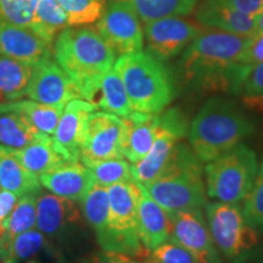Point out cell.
Returning <instances> with one entry per match:
<instances>
[{
    "label": "cell",
    "instance_id": "obj_1",
    "mask_svg": "<svg viewBox=\"0 0 263 263\" xmlns=\"http://www.w3.org/2000/svg\"><path fill=\"white\" fill-rule=\"evenodd\" d=\"M252 38L223 31H202L180 58V71L192 87L206 91L239 95L252 65L238 59Z\"/></svg>",
    "mask_w": 263,
    "mask_h": 263
},
{
    "label": "cell",
    "instance_id": "obj_2",
    "mask_svg": "<svg viewBox=\"0 0 263 263\" xmlns=\"http://www.w3.org/2000/svg\"><path fill=\"white\" fill-rule=\"evenodd\" d=\"M52 57L91 104L101 78L112 68L116 52L95 28L66 27L54 43Z\"/></svg>",
    "mask_w": 263,
    "mask_h": 263
},
{
    "label": "cell",
    "instance_id": "obj_3",
    "mask_svg": "<svg viewBox=\"0 0 263 263\" xmlns=\"http://www.w3.org/2000/svg\"><path fill=\"white\" fill-rule=\"evenodd\" d=\"M255 130L234 101L213 97L202 105L189 128V141L201 162H210L233 149Z\"/></svg>",
    "mask_w": 263,
    "mask_h": 263
},
{
    "label": "cell",
    "instance_id": "obj_4",
    "mask_svg": "<svg viewBox=\"0 0 263 263\" xmlns=\"http://www.w3.org/2000/svg\"><path fill=\"white\" fill-rule=\"evenodd\" d=\"M141 186L170 215L207 203L202 162L185 143H177L160 176Z\"/></svg>",
    "mask_w": 263,
    "mask_h": 263
},
{
    "label": "cell",
    "instance_id": "obj_5",
    "mask_svg": "<svg viewBox=\"0 0 263 263\" xmlns=\"http://www.w3.org/2000/svg\"><path fill=\"white\" fill-rule=\"evenodd\" d=\"M114 68L122 78L133 111L160 114L176 97L170 71L149 52L140 50L120 55Z\"/></svg>",
    "mask_w": 263,
    "mask_h": 263
},
{
    "label": "cell",
    "instance_id": "obj_6",
    "mask_svg": "<svg viewBox=\"0 0 263 263\" xmlns=\"http://www.w3.org/2000/svg\"><path fill=\"white\" fill-rule=\"evenodd\" d=\"M140 184L134 180L107 188L108 223L98 244L103 251L140 257L149 252L144 249L138 232V209L141 197Z\"/></svg>",
    "mask_w": 263,
    "mask_h": 263
},
{
    "label": "cell",
    "instance_id": "obj_7",
    "mask_svg": "<svg viewBox=\"0 0 263 263\" xmlns=\"http://www.w3.org/2000/svg\"><path fill=\"white\" fill-rule=\"evenodd\" d=\"M256 153L245 144L238 145L207 162L206 193L226 203H238L251 189L258 171Z\"/></svg>",
    "mask_w": 263,
    "mask_h": 263
},
{
    "label": "cell",
    "instance_id": "obj_8",
    "mask_svg": "<svg viewBox=\"0 0 263 263\" xmlns=\"http://www.w3.org/2000/svg\"><path fill=\"white\" fill-rule=\"evenodd\" d=\"M209 229L218 252L229 263H245L258 244L257 232L245 221L236 203L221 201L205 205Z\"/></svg>",
    "mask_w": 263,
    "mask_h": 263
},
{
    "label": "cell",
    "instance_id": "obj_9",
    "mask_svg": "<svg viewBox=\"0 0 263 263\" xmlns=\"http://www.w3.org/2000/svg\"><path fill=\"white\" fill-rule=\"evenodd\" d=\"M127 124L108 112H93L80 150V161L88 168L107 160L124 159Z\"/></svg>",
    "mask_w": 263,
    "mask_h": 263
},
{
    "label": "cell",
    "instance_id": "obj_10",
    "mask_svg": "<svg viewBox=\"0 0 263 263\" xmlns=\"http://www.w3.org/2000/svg\"><path fill=\"white\" fill-rule=\"evenodd\" d=\"M159 133L149 153L130 166L133 180L140 185H145L160 176L176 144L185 137L188 130V122L177 107L159 114Z\"/></svg>",
    "mask_w": 263,
    "mask_h": 263
},
{
    "label": "cell",
    "instance_id": "obj_11",
    "mask_svg": "<svg viewBox=\"0 0 263 263\" xmlns=\"http://www.w3.org/2000/svg\"><path fill=\"white\" fill-rule=\"evenodd\" d=\"M95 29L116 54H129L143 49L144 33L139 16L129 3L111 0L97 21Z\"/></svg>",
    "mask_w": 263,
    "mask_h": 263
},
{
    "label": "cell",
    "instance_id": "obj_12",
    "mask_svg": "<svg viewBox=\"0 0 263 263\" xmlns=\"http://www.w3.org/2000/svg\"><path fill=\"white\" fill-rule=\"evenodd\" d=\"M170 216L172 221L170 240L192 252L199 263H223L201 209L183 210Z\"/></svg>",
    "mask_w": 263,
    "mask_h": 263
},
{
    "label": "cell",
    "instance_id": "obj_13",
    "mask_svg": "<svg viewBox=\"0 0 263 263\" xmlns=\"http://www.w3.org/2000/svg\"><path fill=\"white\" fill-rule=\"evenodd\" d=\"M51 58L33 65L26 97L38 103L64 108L71 100L82 99L81 91Z\"/></svg>",
    "mask_w": 263,
    "mask_h": 263
},
{
    "label": "cell",
    "instance_id": "obj_14",
    "mask_svg": "<svg viewBox=\"0 0 263 263\" xmlns=\"http://www.w3.org/2000/svg\"><path fill=\"white\" fill-rule=\"evenodd\" d=\"M202 29L199 26L179 18L168 16L145 22L147 50L160 61H167L180 54L196 38Z\"/></svg>",
    "mask_w": 263,
    "mask_h": 263
},
{
    "label": "cell",
    "instance_id": "obj_15",
    "mask_svg": "<svg viewBox=\"0 0 263 263\" xmlns=\"http://www.w3.org/2000/svg\"><path fill=\"white\" fill-rule=\"evenodd\" d=\"M82 213L77 202L41 190L37 195V227L45 238L62 241L80 228Z\"/></svg>",
    "mask_w": 263,
    "mask_h": 263
},
{
    "label": "cell",
    "instance_id": "obj_16",
    "mask_svg": "<svg viewBox=\"0 0 263 263\" xmlns=\"http://www.w3.org/2000/svg\"><path fill=\"white\" fill-rule=\"evenodd\" d=\"M0 54L25 64L35 65L52 57L51 42L29 27L0 22Z\"/></svg>",
    "mask_w": 263,
    "mask_h": 263
},
{
    "label": "cell",
    "instance_id": "obj_17",
    "mask_svg": "<svg viewBox=\"0 0 263 263\" xmlns=\"http://www.w3.org/2000/svg\"><path fill=\"white\" fill-rule=\"evenodd\" d=\"M97 110L83 99H74L66 104L54 133V140L71 157L80 161V150L83 144L88 121Z\"/></svg>",
    "mask_w": 263,
    "mask_h": 263
},
{
    "label": "cell",
    "instance_id": "obj_18",
    "mask_svg": "<svg viewBox=\"0 0 263 263\" xmlns=\"http://www.w3.org/2000/svg\"><path fill=\"white\" fill-rule=\"evenodd\" d=\"M39 182L48 192L80 202L95 180L90 168L78 161L41 174Z\"/></svg>",
    "mask_w": 263,
    "mask_h": 263
},
{
    "label": "cell",
    "instance_id": "obj_19",
    "mask_svg": "<svg viewBox=\"0 0 263 263\" xmlns=\"http://www.w3.org/2000/svg\"><path fill=\"white\" fill-rule=\"evenodd\" d=\"M141 190L143 193L138 209V232L144 249L147 252H153L170 240L172 221L170 213L159 205L143 186Z\"/></svg>",
    "mask_w": 263,
    "mask_h": 263
},
{
    "label": "cell",
    "instance_id": "obj_20",
    "mask_svg": "<svg viewBox=\"0 0 263 263\" xmlns=\"http://www.w3.org/2000/svg\"><path fill=\"white\" fill-rule=\"evenodd\" d=\"M195 17L199 24L218 31L250 38L257 35L255 16L246 15L209 0H203L202 4L197 8Z\"/></svg>",
    "mask_w": 263,
    "mask_h": 263
},
{
    "label": "cell",
    "instance_id": "obj_21",
    "mask_svg": "<svg viewBox=\"0 0 263 263\" xmlns=\"http://www.w3.org/2000/svg\"><path fill=\"white\" fill-rule=\"evenodd\" d=\"M15 155L26 170L38 177L66 163L78 162L72 160L48 134L24 149L15 150Z\"/></svg>",
    "mask_w": 263,
    "mask_h": 263
},
{
    "label": "cell",
    "instance_id": "obj_22",
    "mask_svg": "<svg viewBox=\"0 0 263 263\" xmlns=\"http://www.w3.org/2000/svg\"><path fill=\"white\" fill-rule=\"evenodd\" d=\"M124 121L127 124L124 159L133 164L143 159L153 146L159 133V114L133 111Z\"/></svg>",
    "mask_w": 263,
    "mask_h": 263
},
{
    "label": "cell",
    "instance_id": "obj_23",
    "mask_svg": "<svg viewBox=\"0 0 263 263\" xmlns=\"http://www.w3.org/2000/svg\"><path fill=\"white\" fill-rule=\"evenodd\" d=\"M0 186L20 196L39 194L42 184L39 177L25 168L15 150L0 145Z\"/></svg>",
    "mask_w": 263,
    "mask_h": 263
},
{
    "label": "cell",
    "instance_id": "obj_24",
    "mask_svg": "<svg viewBox=\"0 0 263 263\" xmlns=\"http://www.w3.org/2000/svg\"><path fill=\"white\" fill-rule=\"evenodd\" d=\"M44 136L25 116L0 104V145L21 150Z\"/></svg>",
    "mask_w": 263,
    "mask_h": 263
},
{
    "label": "cell",
    "instance_id": "obj_25",
    "mask_svg": "<svg viewBox=\"0 0 263 263\" xmlns=\"http://www.w3.org/2000/svg\"><path fill=\"white\" fill-rule=\"evenodd\" d=\"M91 105L97 110L99 108L104 112L116 115L122 118L128 117L133 112L122 78L115 68L107 71L101 78Z\"/></svg>",
    "mask_w": 263,
    "mask_h": 263
},
{
    "label": "cell",
    "instance_id": "obj_26",
    "mask_svg": "<svg viewBox=\"0 0 263 263\" xmlns=\"http://www.w3.org/2000/svg\"><path fill=\"white\" fill-rule=\"evenodd\" d=\"M33 65L0 54V104L26 97Z\"/></svg>",
    "mask_w": 263,
    "mask_h": 263
},
{
    "label": "cell",
    "instance_id": "obj_27",
    "mask_svg": "<svg viewBox=\"0 0 263 263\" xmlns=\"http://www.w3.org/2000/svg\"><path fill=\"white\" fill-rule=\"evenodd\" d=\"M37 195L26 194L20 196L12 212L4 221L5 230L0 236V252L5 251L18 234L33 229L37 224Z\"/></svg>",
    "mask_w": 263,
    "mask_h": 263
},
{
    "label": "cell",
    "instance_id": "obj_28",
    "mask_svg": "<svg viewBox=\"0 0 263 263\" xmlns=\"http://www.w3.org/2000/svg\"><path fill=\"white\" fill-rule=\"evenodd\" d=\"M67 26H70L68 17L58 0H37L29 28L52 43L59 33Z\"/></svg>",
    "mask_w": 263,
    "mask_h": 263
},
{
    "label": "cell",
    "instance_id": "obj_29",
    "mask_svg": "<svg viewBox=\"0 0 263 263\" xmlns=\"http://www.w3.org/2000/svg\"><path fill=\"white\" fill-rule=\"evenodd\" d=\"M81 211L95 232L97 241L103 238L108 223V195L106 186L94 183L80 201Z\"/></svg>",
    "mask_w": 263,
    "mask_h": 263
},
{
    "label": "cell",
    "instance_id": "obj_30",
    "mask_svg": "<svg viewBox=\"0 0 263 263\" xmlns=\"http://www.w3.org/2000/svg\"><path fill=\"white\" fill-rule=\"evenodd\" d=\"M4 104L11 110L25 116L39 132L48 136H54L64 110L62 107L38 103L34 100H16Z\"/></svg>",
    "mask_w": 263,
    "mask_h": 263
},
{
    "label": "cell",
    "instance_id": "obj_31",
    "mask_svg": "<svg viewBox=\"0 0 263 263\" xmlns=\"http://www.w3.org/2000/svg\"><path fill=\"white\" fill-rule=\"evenodd\" d=\"M127 2L136 9L137 14L145 22L168 17L188 15L195 9L197 0H120Z\"/></svg>",
    "mask_w": 263,
    "mask_h": 263
},
{
    "label": "cell",
    "instance_id": "obj_32",
    "mask_svg": "<svg viewBox=\"0 0 263 263\" xmlns=\"http://www.w3.org/2000/svg\"><path fill=\"white\" fill-rule=\"evenodd\" d=\"M50 246L41 230L29 229L10 242L5 251L0 252V263H21Z\"/></svg>",
    "mask_w": 263,
    "mask_h": 263
},
{
    "label": "cell",
    "instance_id": "obj_33",
    "mask_svg": "<svg viewBox=\"0 0 263 263\" xmlns=\"http://www.w3.org/2000/svg\"><path fill=\"white\" fill-rule=\"evenodd\" d=\"M240 209L248 224L263 234V162L258 166L254 184L242 199Z\"/></svg>",
    "mask_w": 263,
    "mask_h": 263
},
{
    "label": "cell",
    "instance_id": "obj_34",
    "mask_svg": "<svg viewBox=\"0 0 263 263\" xmlns=\"http://www.w3.org/2000/svg\"><path fill=\"white\" fill-rule=\"evenodd\" d=\"M65 10L70 26H82L97 22L106 8L105 0H58Z\"/></svg>",
    "mask_w": 263,
    "mask_h": 263
},
{
    "label": "cell",
    "instance_id": "obj_35",
    "mask_svg": "<svg viewBox=\"0 0 263 263\" xmlns=\"http://www.w3.org/2000/svg\"><path fill=\"white\" fill-rule=\"evenodd\" d=\"M95 183L103 186L114 185L118 183H127L133 180L130 164L123 159L107 160L90 167Z\"/></svg>",
    "mask_w": 263,
    "mask_h": 263
},
{
    "label": "cell",
    "instance_id": "obj_36",
    "mask_svg": "<svg viewBox=\"0 0 263 263\" xmlns=\"http://www.w3.org/2000/svg\"><path fill=\"white\" fill-rule=\"evenodd\" d=\"M239 95L246 106L263 114V62L251 66Z\"/></svg>",
    "mask_w": 263,
    "mask_h": 263
},
{
    "label": "cell",
    "instance_id": "obj_37",
    "mask_svg": "<svg viewBox=\"0 0 263 263\" xmlns=\"http://www.w3.org/2000/svg\"><path fill=\"white\" fill-rule=\"evenodd\" d=\"M37 0H0V22L29 27Z\"/></svg>",
    "mask_w": 263,
    "mask_h": 263
},
{
    "label": "cell",
    "instance_id": "obj_38",
    "mask_svg": "<svg viewBox=\"0 0 263 263\" xmlns=\"http://www.w3.org/2000/svg\"><path fill=\"white\" fill-rule=\"evenodd\" d=\"M151 261L155 263H199L192 252L172 240H167L154 250Z\"/></svg>",
    "mask_w": 263,
    "mask_h": 263
},
{
    "label": "cell",
    "instance_id": "obj_39",
    "mask_svg": "<svg viewBox=\"0 0 263 263\" xmlns=\"http://www.w3.org/2000/svg\"><path fill=\"white\" fill-rule=\"evenodd\" d=\"M228 8L244 12L250 16H257L263 11V0H209Z\"/></svg>",
    "mask_w": 263,
    "mask_h": 263
},
{
    "label": "cell",
    "instance_id": "obj_40",
    "mask_svg": "<svg viewBox=\"0 0 263 263\" xmlns=\"http://www.w3.org/2000/svg\"><path fill=\"white\" fill-rule=\"evenodd\" d=\"M239 64L255 65L263 62V33L252 38L251 43L238 59Z\"/></svg>",
    "mask_w": 263,
    "mask_h": 263
},
{
    "label": "cell",
    "instance_id": "obj_41",
    "mask_svg": "<svg viewBox=\"0 0 263 263\" xmlns=\"http://www.w3.org/2000/svg\"><path fill=\"white\" fill-rule=\"evenodd\" d=\"M77 263H139L130 256L116 254V252H97V254L89 256V257L81 259Z\"/></svg>",
    "mask_w": 263,
    "mask_h": 263
},
{
    "label": "cell",
    "instance_id": "obj_42",
    "mask_svg": "<svg viewBox=\"0 0 263 263\" xmlns=\"http://www.w3.org/2000/svg\"><path fill=\"white\" fill-rule=\"evenodd\" d=\"M17 195L8 190L0 192V222H4L17 202Z\"/></svg>",
    "mask_w": 263,
    "mask_h": 263
},
{
    "label": "cell",
    "instance_id": "obj_43",
    "mask_svg": "<svg viewBox=\"0 0 263 263\" xmlns=\"http://www.w3.org/2000/svg\"><path fill=\"white\" fill-rule=\"evenodd\" d=\"M256 18V26H257V34L263 33V11L257 16H255Z\"/></svg>",
    "mask_w": 263,
    "mask_h": 263
},
{
    "label": "cell",
    "instance_id": "obj_44",
    "mask_svg": "<svg viewBox=\"0 0 263 263\" xmlns=\"http://www.w3.org/2000/svg\"><path fill=\"white\" fill-rule=\"evenodd\" d=\"M29 263H38V262H35V261H31Z\"/></svg>",
    "mask_w": 263,
    "mask_h": 263
},
{
    "label": "cell",
    "instance_id": "obj_45",
    "mask_svg": "<svg viewBox=\"0 0 263 263\" xmlns=\"http://www.w3.org/2000/svg\"><path fill=\"white\" fill-rule=\"evenodd\" d=\"M147 263H155V262H153V261H151V262H147Z\"/></svg>",
    "mask_w": 263,
    "mask_h": 263
}]
</instances>
